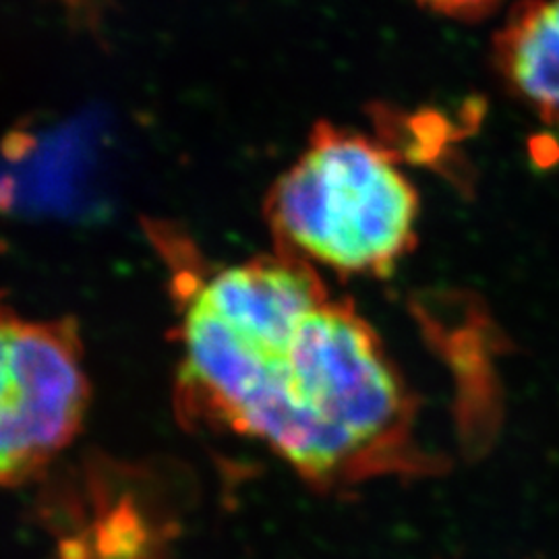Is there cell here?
Segmentation results:
<instances>
[{
    "instance_id": "1",
    "label": "cell",
    "mask_w": 559,
    "mask_h": 559,
    "mask_svg": "<svg viewBox=\"0 0 559 559\" xmlns=\"http://www.w3.org/2000/svg\"><path fill=\"white\" fill-rule=\"evenodd\" d=\"M179 390L187 413L267 445L320 489L423 475L417 400L380 334L280 251L191 293Z\"/></svg>"
},
{
    "instance_id": "2",
    "label": "cell",
    "mask_w": 559,
    "mask_h": 559,
    "mask_svg": "<svg viewBox=\"0 0 559 559\" xmlns=\"http://www.w3.org/2000/svg\"><path fill=\"white\" fill-rule=\"evenodd\" d=\"M267 216L282 251L342 274L383 276L415 242L419 198L385 147L318 124L274 185Z\"/></svg>"
},
{
    "instance_id": "3",
    "label": "cell",
    "mask_w": 559,
    "mask_h": 559,
    "mask_svg": "<svg viewBox=\"0 0 559 559\" xmlns=\"http://www.w3.org/2000/svg\"><path fill=\"white\" fill-rule=\"evenodd\" d=\"M90 381L71 320H25L0 302V487L34 477L75 436Z\"/></svg>"
},
{
    "instance_id": "4",
    "label": "cell",
    "mask_w": 559,
    "mask_h": 559,
    "mask_svg": "<svg viewBox=\"0 0 559 559\" xmlns=\"http://www.w3.org/2000/svg\"><path fill=\"white\" fill-rule=\"evenodd\" d=\"M501 71L540 119L559 129V0H531L506 23Z\"/></svg>"
},
{
    "instance_id": "5",
    "label": "cell",
    "mask_w": 559,
    "mask_h": 559,
    "mask_svg": "<svg viewBox=\"0 0 559 559\" xmlns=\"http://www.w3.org/2000/svg\"><path fill=\"white\" fill-rule=\"evenodd\" d=\"M420 2L450 15H471V13L483 11L493 0H420Z\"/></svg>"
}]
</instances>
